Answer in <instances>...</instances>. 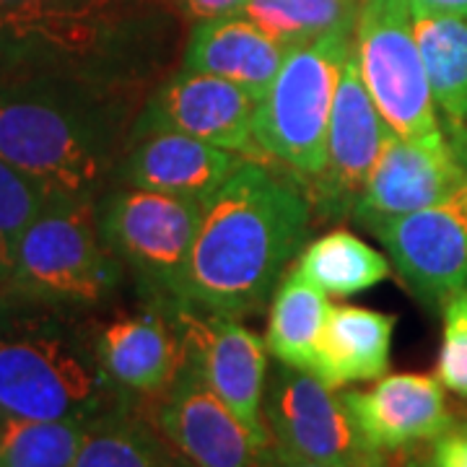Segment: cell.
<instances>
[{
  "instance_id": "1",
  "label": "cell",
  "mask_w": 467,
  "mask_h": 467,
  "mask_svg": "<svg viewBox=\"0 0 467 467\" xmlns=\"http://www.w3.org/2000/svg\"><path fill=\"white\" fill-rule=\"evenodd\" d=\"M309 226V202L267 161L244 159L202 202L198 239L184 275L182 304L242 317L257 312Z\"/></svg>"
},
{
  "instance_id": "2",
  "label": "cell",
  "mask_w": 467,
  "mask_h": 467,
  "mask_svg": "<svg viewBox=\"0 0 467 467\" xmlns=\"http://www.w3.org/2000/svg\"><path fill=\"white\" fill-rule=\"evenodd\" d=\"M128 86L60 73L0 84V159L42 187L47 201H94L122 146Z\"/></svg>"
},
{
  "instance_id": "3",
  "label": "cell",
  "mask_w": 467,
  "mask_h": 467,
  "mask_svg": "<svg viewBox=\"0 0 467 467\" xmlns=\"http://www.w3.org/2000/svg\"><path fill=\"white\" fill-rule=\"evenodd\" d=\"M117 387L88 343L52 304L0 299V416L94 423L119 410Z\"/></svg>"
},
{
  "instance_id": "4",
  "label": "cell",
  "mask_w": 467,
  "mask_h": 467,
  "mask_svg": "<svg viewBox=\"0 0 467 467\" xmlns=\"http://www.w3.org/2000/svg\"><path fill=\"white\" fill-rule=\"evenodd\" d=\"M150 21L153 0H0V60L130 86Z\"/></svg>"
},
{
  "instance_id": "5",
  "label": "cell",
  "mask_w": 467,
  "mask_h": 467,
  "mask_svg": "<svg viewBox=\"0 0 467 467\" xmlns=\"http://www.w3.org/2000/svg\"><path fill=\"white\" fill-rule=\"evenodd\" d=\"M353 47L356 29H343L285 50L254 115V138L270 159L315 180L325 171L335 94Z\"/></svg>"
},
{
  "instance_id": "6",
  "label": "cell",
  "mask_w": 467,
  "mask_h": 467,
  "mask_svg": "<svg viewBox=\"0 0 467 467\" xmlns=\"http://www.w3.org/2000/svg\"><path fill=\"white\" fill-rule=\"evenodd\" d=\"M94 201H47L26 229L8 291L52 306H91L119 284Z\"/></svg>"
},
{
  "instance_id": "7",
  "label": "cell",
  "mask_w": 467,
  "mask_h": 467,
  "mask_svg": "<svg viewBox=\"0 0 467 467\" xmlns=\"http://www.w3.org/2000/svg\"><path fill=\"white\" fill-rule=\"evenodd\" d=\"M356 60L384 122L408 140H441L431 84L405 0H361Z\"/></svg>"
},
{
  "instance_id": "8",
  "label": "cell",
  "mask_w": 467,
  "mask_h": 467,
  "mask_svg": "<svg viewBox=\"0 0 467 467\" xmlns=\"http://www.w3.org/2000/svg\"><path fill=\"white\" fill-rule=\"evenodd\" d=\"M201 218V201L130 184L107 195L99 205L101 234L112 252L177 304H182L184 275Z\"/></svg>"
},
{
  "instance_id": "9",
  "label": "cell",
  "mask_w": 467,
  "mask_h": 467,
  "mask_svg": "<svg viewBox=\"0 0 467 467\" xmlns=\"http://www.w3.org/2000/svg\"><path fill=\"white\" fill-rule=\"evenodd\" d=\"M267 434L285 450L330 467H371V450L333 389L315 374L278 364L263 400Z\"/></svg>"
},
{
  "instance_id": "10",
  "label": "cell",
  "mask_w": 467,
  "mask_h": 467,
  "mask_svg": "<svg viewBox=\"0 0 467 467\" xmlns=\"http://www.w3.org/2000/svg\"><path fill=\"white\" fill-rule=\"evenodd\" d=\"M368 226L420 299L444 304L467 291V182L431 208Z\"/></svg>"
},
{
  "instance_id": "11",
  "label": "cell",
  "mask_w": 467,
  "mask_h": 467,
  "mask_svg": "<svg viewBox=\"0 0 467 467\" xmlns=\"http://www.w3.org/2000/svg\"><path fill=\"white\" fill-rule=\"evenodd\" d=\"M177 319L190 358L198 364L205 382L242 420L257 450H263L270 441L263 418L267 387L265 343L236 317L202 312L187 304L177 306Z\"/></svg>"
},
{
  "instance_id": "12",
  "label": "cell",
  "mask_w": 467,
  "mask_h": 467,
  "mask_svg": "<svg viewBox=\"0 0 467 467\" xmlns=\"http://www.w3.org/2000/svg\"><path fill=\"white\" fill-rule=\"evenodd\" d=\"M254 115L257 99L247 88L218 76L182 70L150 97L133 135L171 130L242 153L244 159L267 161L270 156L254 138Z\"/></svg>"
},
{
  "instance_id": "13",
  "label": "cell",
  "mask_w": 467,
  "mask_h": 467,
  "mask_svg": "<svg viewBox=\"0 0 467 467\" xmlns=\"http://www.w3.org/2000/svg\"><path fill=\"white\" fill-rule=\"evenodd\" d=\"M467 182V140H408L392 133L356 202L367 223L431 208Z\"/></svg>"
},
{
  "instance_id": "14",
  "label": "cell",
  "mask_w": 467,
  "mask_h": 467,
  "mask_svg": "<svg viewBox=\"0 0 467 467\" xmlns=\"http://www.w3.org/2000/svg\"><path fill=\"white\" fill-rule=\"evenodd\" d=\"M153 426L190 467H257V444L190 358L156 398Z\"/></svg>"
},
{
  "instance_id": "15",
  "label": "cell",
  "mask_w": 467,
  "mask_h": 467,
  "mask_svg": "<svg viewBox=\"0 0 467 467\" xmlns=\"http://www.w3.org/2000/svg\"><path fill=\"white\" fill-rule=\"evenodd\" d=\"M340 400L371 450L402 451L436 441L454 426L444 384L431 374H389Z\"/></svg>"
},
{
  "instance_id": "16",
  "label": "cell",
  "mask_w": 467,
  "mask_h": 467,
  "mask_svg": "<svg viewBox=\"0 0 467 467\" xmlns=\"http://www.w3.org/2000/svg\"><path fill=\"white\" fill-rule=\"evenodd\" d=\"M395 133L368 94L356 60V47L346 60L337 94H335L330 133H327V167L319 174V190L330 208H353L367 187L371 169L382 156L387 138Z\"/></svg>"
},
{
  "instance_id": "17",
  "label": "cell",
  "mask_w": 467,
  "mask_h": 467,
  "mask_svg": "<svg viewBox=\"0 0 467 467\" xmlns=\"http://www.w3.org/2000/svg\"><path fill=\"white\" fill-rule=\"evenodd\" d=\"M107 377L130 395L159 398L190 361L177 309H143L109 322L94 340Z\"/></svg>"
},
{
  "instance_id": "18",
  "label": "cell",
  "mask_w": 467,
  "mask_h": 467,
  "mask_svg": "<svg viewBox=\"0 0 467 467\" xmlns=\"http://www.w3.org/2000/svg\"><path fill=\"white\" fill-rule=\"evenodd\" d=\"M119 177L130 187L205 202L242 167L244 156L192 135L150 130L133 135Z\"/></svg>"
},
{
  "instance_id": "19",
  "label": "cell",
  "mask_w": 467,
  "mask_h": 467,
  "mask_svg": "<svg viewBox=\"0 0 467 467\" xmlns=\"http://www.w3.org/2000/svg\"><path fill=\"white\" fill-rule=\"evenodd\" d=\"M284 57L285 47L260 32L250 18L234 14L198 21L187 42L184 70L234 81L260 101L284 66Z\"/></svg>"
},
{
  "instance_id": "20",
  "label": "cell",
  "mask_w": 467,
  "mask_h": 467,
  "mask_svg": "<svg viewBox=\"0 0 467 467\" xmlns=\"http://www.w3.org/2000/svg\"><path fill=\"white\" fill-rule=\"evenodd\" d=\"M395 317L367 306H333L315 350L312 371L330 389L377 382L389 368Z\"/></svg>"
},
{
  "instance_id": "21",
  "label": "cell",
  "mask_w": 467,
  "mask_h": 467,
  "mask_svg": "<svg viewBox=\"0 0 467 467\" xmlns=\"http://www.w3.org/2000/svg\"><path fill=\"white\" fill-rule=\"evenodd\" d=\"M330 309L333 306L322 288L309 284L299 270L288 273L270 306L265 348L278 358V364L312 371L315 350Z\"/></svg>"
},
{
  "instance_id": "22",
  "label": "cell",
  "mask_w": 467,
  "mask_h": 467,
  "mask_svg": "<svg viewBox=\"0 0 467 467\" xmlns=\"http://www.w3.org/2000/svg\"><path fill=\"white\" fill-rule=\"evenodd\" d=\"M434 101L451 122H467V18L410 11Z\"/></svg>"
},
{
  "instance_id": "23",
  "label": "cell",
  "mask_w": 467,
  "mask_h": 467,
  "mask_svg": "<svg viewBox=\"0 0 467 467\" xmlns=\"http://www.w3.org/2000/svg\"><path fill=\"white\" fill-rule=\"evenodd\" d=\"M296 270L327 296L346 299L389 278L382 252L368 247L350 232H330L309 242L299 254Z\"/></svg>"
},
{
  "instance_id": "24",
  "label": "cell",
  "mask_w": 467,
  "mask_h": 467,
  "mask_svg": "<svg viewBox=\"0 0 467 467\" xmlns=\"http://www.w3.org/2000/svg\"><path fill=\"white\" fill-rule=\"evenodd\" d=\"M73 467H190L150 420L122 408L91 423Z\"/></svg>"
},
{
  "instance_id": "25",
  "label": "cell",
  "mask_w": 467,
  "mask_h": 467,
  "mask_svg": "<svg viewBox=\"0 0 467 467\" xmlns=\"http://www.w3.org/2000/svg\"><path fill=\"white\" fill-rule=\"evenodd\" d=\"M358 11V0H247L242 16L288 50L325 34L356 29Z\"/></svg>"
},
{
  "instance_id": "26",
  "label": "cell",
  "mask_w": 467,
  "mask_h": 467,
  "mask_svg": "<svg viewBox=\"0 0 467 467\" xmlns=\"http://www.w3.org/2000/svg\"><path fill=\"white\" fill-rule=\"evenodd\" d=\"M91 423L0 416V467H73Z\"/></svg>"
},
{
  "instance_id": "27",
  "label": "cell",
  "mask_w": 467,
  "mask_h": 467,
  "mask_svg": "<svg viewBox=\"0 0 467 467\" xmlns=\"http://www.w3.org/2000/svg\"><path fill=\"white\" fill-rule=\"evenodd\" d=\"M45 205L42 187L0 159V285L11 284L21 239Z\"/></svg>"
},
{
  "instance_id": "28",
  "label": "cell",
  "mask_w": 467,
  "mask_h": 467,
  "mask_svg": "<svg viewBox=\"0 0 467 467\" xmlns=\"http://www.w3.org/2000/svg\"><path fill=\"white\" fill-rule=\"evenodd\" d=\"M436 379L460 398H467V291L444 301V330L436 358Z\"/></svg>"
},
{
  "instance_id": "29",
  "label": "cell",
  "mask_w": 467,
  "mask_h": 467,
  "mask_svg": "<svg viewBox=\"0 0 467 467\" xmlns=\"http://www.w3.org/2000/svg\"><path fill=\"white\" fill-rule=\"evenodd\" d=\"M184 8V14L198 21H211V18L234 16L242 14L247 0H180Z\"/></svg>"
},
{
  "instance_id": "30",
  "label": "cell",
  "mask_w": 467,
  "mask_h": 467,
  "mask_svg": "<svg viewBox=\"0 0 467 467\" xmlns=\"http://www.w3.org/2000/svg\"><path fill=\"white\" fill-rule=\"evenodd\" d=\"M257 467H330L322 465V462H315V460H306L296 451L285 450L278 441H267L263 450L257 451Z\"/></svg>"
},
{
  "instance_id": "31",
  "label": "cell",
  "mask_w": 467,
  "mask_h": 467,
  "mask_svg": "<svg viewBox=\"0 0 467 467\" xmlns=\"http://www.w3.org/2000/svg\"><path fill=\"white\" fill-rule=\"evenodd\" d=\"M410 11H434V14H454L467 18V0H405Z\"/></svg>"
},
{
  "instance_id": "32",
  "label": "cell",
  "mask_w": 467,
  "mask_h": 467,
  "mask_svg": "<svg viewBox=\"0 0 467 467\" xmlns=\"http://www.w3.org/2000/svg\"><path fill=\"white\" fill-rule=\"evenodd\" d=\"M371 467H410L408 462V450L402 451H382L379 460Z\"/></svg>"
},
{
  "instance_id": "33",
  "label": "cell",
  "mask_w": 467,
  "mask_h": 467,
  "mask_svg": "<svg viewBox=\"0 0 467 467\" xmlns=\"http://www.w3.org/2000/svg\"><path fill=\"white\" fill-rule=\"evenodd\" d=\"M408 462L410 467H429L426 465V454H418V451L408 450Z\"/></svg>"
},
{
  "instance_id": "34",
  "label": "cell",
  "mask_w": 467,
  "mask_h": 467,
  "mask_svg": "<svg viewBox=\"0 0 467 467\" xmlns=\"http://www.w3.org/2000/svg\"><path fill=\"white\" fill-rule=\"evenodd\" d=\"M0 288H3V285H0ZM0 299H3V294H0Z\"/></svg>"
}]
</instances>
